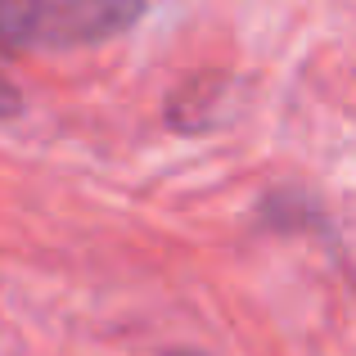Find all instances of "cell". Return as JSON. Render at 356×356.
Listing matches in <instances>:
<instances>
[{"instance_id":"1","label":"cell","mask_w":356,"mask_h":356,"mask_svg":"<svg viewBox=\"0 0 356 356\" xmlns=\"http://www.w3.org/2000/svg\"><path fill=\"white\" fill-rule=\"evenodd\" d=\"M145 0H0V41L23 50H77L140 23Z\"/></svg>"},{"instance_id":"2","label":"cell","mask_w":356,"mask_h":356,"mask_svg":"<svg viewBox=\"0 0 356 356\" xmlns=\"http://www.w3.org/2000/svg\"><path fill=\"white\" fill-rule=\"evenodd\" d=\"M18 108H23V99H18V86L0 72V118H14Z\"/></svg>"}]
</instances>
